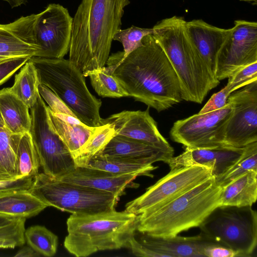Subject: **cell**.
<instances>
[{"mask_svg": "<svg viewBox=\"0 0 257 257\" xmlns=\"http://www.w3.org/2000/svg\"><path fill=\"white\" fill-rule=\"evenodd\" d=\"M106 68L128 96L160 112L182 99L177 75L152 34L141 46L123 57L121 51L108 57Z\"/></svg>", "mask_w": 257, "mask_h": 257, "instance_id": "obj_1", "label": "cell"}, {"mask_svg": "<svg viewBox=\"0 0 257 257\" xmlns=\"http://www.w3.org/2000/svg\"><path fill=\"white\" fill-rule=\"evenodd\" d=\"M129 0H82L73 18L69 60L84 77L104 67Z\"/></svg>", "mask_w": 257, "mask_h": 257, "instance_id": "obj_2", "label": "cell"}, {"mask_svg": "<svg viewBox=\"0 0 257 257\" xmlns=\"http://www.w3.org/2000/svg\"><path fill=\"white\" fill-rule=\"evenodd\" d=\"M185 22L181 17L163 19L154 26L152 35L177 75L182 99L200 104L219 81L211 74L188 40Z\"/></svg>", "mask_w": 257, "mask_h": 257, "instance_id": "obj_3", "label": "cell"}, {"mask_svg": "<svg viewBox=\"0 0 257 257\" xmlns=\"http://www.w3.org/2000/svg\"><path fill=\"white\" fill-rule=\"evenodd\" d=\"M138 223V215L125 210L72 214L67 220L68 234L64 245L69 252L77 257L127 247Z\"/></svg>", "mask_w": 257, "mask_h": 257, "instance_id": "obj_4", "label": "cell"}, {"mask_svg": "<svg viewBox=\"0 0 257 257\" xmlns=\"http://www.w3.org/2000/svg\"><path fill=\"white\" fill-rule=\"evenodd\" d=\"M221 188L212 177L158 209L138 215L137 229L159 237H172L199 227L219 206Z\"/></svg>", "mask_w": 257, "mask_h": 257, "instance_id": "obj_5", "label": "cell"}, {"mask_svg": "<svg viewBox=\"0 0 257 257\" xmlns=\"http://www.w3.org/2000/svg\"><path fill=\"white\" fill-rule=\"evenodd\" d=\"M40 84L52 91L85 125L97 127L105 123L100 116V99L88 89L84 76L69 60L32 57Z\"/></svg>", "mask_w": 257, "mask_h": 257, "instance_id": "obj_6", "label": "cell"}, {"mask_svg": "<svg viewBox=\"0 0 257 257\" xmlns=\"http://www.w3.org/2000/svg\"><path fill=\"white\" fill-rule=\"evenodd\" d=\"M209 239L229 248L237 256H251L257 245V212L252 206L216 207L199 226Z\"/></svg>", "mask_w": 257, "mask_h": 257, "instance_id": "obj_7", "label": "cell"}, {"mask_svg": "<svg viewBox=\"0 0 257 257\" xmlns=\"http://www.w3.org/2000/svg\"><path fill=\"white\" fill-rule=\"evenodd\" d=\"M29 191L45 202L72 214H94L111 210L119 197L108 192L51 178L44 173L34 178Z\"/></svg>", "mask_w": 257, "mask_h": 257, "instance_id": "obj_8", "label": "cell"}, {"mask_svg": "<svg viewBox=\"0 0 257 257\" xmlns=\"http://www.w3.org/2000/svg\"><path fill=\"white\" fill-rule=\"evenodd\" d=\"M30 113L31 126L29 132L43 173L58 179L71 172L76 167L73 157L55 131L47 106L40 94Z\"/></svg>", "mask_w": 257, "mask_h": 257, "instance_id": "obj_9", "label": "cell"}, {"mask_svg": "<svg viewBox=\"0 0 257 257\" xmlns=\"http://www.w3.org/2000/svg\"><path fill=\"white\" fill-rule=\"evenodd\" d=\"M212 177V169L202 166L171 169L143 194L127 203L125 210L136 215L152 212Z\"/></svg>", "mask_w": 257, "mask_h": 257, "instance_id": "obj_10", "label": "cell"}, {"mask_svg": "<svg viewBox=\"0 0 257 257\" xmlns=\"http://www.w3.org/2000/svg\"><path fill=\"white\" fill-rule=\"evenodd\" d=\"M232 110L227 102L220 109L178 120L170 130L171 138L189 149L225 147L226 127Z\"/></svg>", "mask_w": 257, "mask_h": 257, "instance_id": "obj_11", "label": "cell"}, {"mask_svg": "<svg viewBox=\"0 0 257 257\" xmlns=\"http://www.w3.org/2000/svg\"><path fill=\"white\" fill-rule=\"evenodd\" d=\"M219 51L215 72L220 81L237 70L257 62V23L235 20Z\"/></svg>", "mask_w": 257, "mask_h": 257, "instance_id": "obj_12", "label": "cell"}, {"mask_svg": "<svg viewBox=\"0 0 257 257\" xmlns=\"http://www.w3.org/2000/svg\"><path fill=\"white\" fill-rule=\"evenodd\" d=\"M72 22L68 10L59 4H50L36 14L34 34L40 49L37 57L63 58L69 50Z\"/></svg>", "mask_w": 257, "mask_h": 257, "instance_id": "obj_13", "label": "cell"}, {"mask_svg": "<svg viewBox=\"0 0 257 257\" xmlns=\"http://www.w3.org/2000/svg\"><path fill=\"white\" fill-rule=\"evenodd\" d=\"M227 102L232 110L226 127L225 147L242 148L257 142V80L232 92Z\"/></svg>", "mask_w": 257, "mask_h": 257, "instance_id": "obj_14", "label": "cell"}, {"mask_svg": "<svg viewBox=\"0 0 257 257\" xmlns=\"http://www.w3.org/2000/svg\"><path fill=\"white\" fill-rule=\"evenodd\" d=\"M220 244L207 238L202 233L189 237H159L137 229L127 248L136 256L144 257H205L204 248Z\"/></svg>", "mask_w": 257, "mask_h": 257, "instance_id": "obj_15", "label": "cell"}, {"mask_svg": "<svg viewBox=\"0 0 257 257\" xmlns=\"http://www.w3.org/2000/svg\"><path fill=\"white\" fill-rule=\"evenodd\" d=\"M149 107L144 110H124L104 119L112 125L115 135L135 139L159 148L173 156L174 150L160 133L150 115Z\"/></svg>", "mask_w": 257, "mask_h": 257, "instance_id": "obj_16", "label": "cell"}, {"mask_svg": "<svg viewBox=\"0 0 257 257\" xmlns=\"http://www.w3.org/2000/svg\"><path fill=\"white\" fill-rule=\"evenodd\" d=\"M36 14L22 16L13 22L0 24V64L14 58L37 57L35 39Z\"/></svg>", "mask_w": 257, "mask_h": 257, "instance_id": "obj_17", "label": "cell"}, {"mask_svg": "<svg viewBox=\"0 0 257 257\" xmlns=\"http://www.w3.org/2000/svg\"><path fill=\"white\" fill-rule=\"evenodd\" d=\"M244 148H186L181 154L177 157H172L166 163L169 165L170 169L195 165L210 168L213 176L216 178L226 172L239 159L243 152Z\"/></svg>", "mask_w": 257, "mask_h": 257, "instance_id": "obj_18", "label": "cell"}, {"mask_svg": "<svg viewBox=\"0 0 257 257\" xmlns=\"http://www.w3.org/2000/svg\"><path fill=\"white\" fill-rule=\"evenodd\" d=\"M185 31L190 42L216 77L219 51L228 33L225 29L212 26L202 20L186 21Z\"/></svg>", "mask_w": 257, "mask_h": 257, "instance_id": "obj_19", "label": "cell"}, {"mask_svg": "<svg viewBox=\"0 0 257 257\" xmlns=\"http://www.w3.org/2000/svg\"><path fill=\"white\" fill-rule=\"evenodd\" d=\"M137 177L133 174H115L89 167H76L71 172L58 179L110 192L119 197Z\"/></svg>", "mask_w": 257, "mask_h": 257, "instance_id": "obj_20", "label": "cell"}, {"mask_svg": "<svg viewBox=\"0 0 257 257\" xmlns=\"http://www.w3.org/2000/svg\"><path fill=\"white\" fill-rule=\"evenodd\" d=\"M99 154L147 164H153L158 161L166 163L173 157L159 148L120 135H115Z\"/></svg>", "mask_w": 257, "mask_h": 257, "instance_id": "obj_21", "label": "cell"}, {"mask_svg": "<svg viewBox=\"0 0 257 257\" xmlns=\"http://www.w3.org/2000/svg\"><path fill=\"white\" fill-rule=\"evenodd\" d=\"M0 112L6 128L11 133L23 135L29 132L31 126L29 108L9 88L0 90Z\"/></svg>", "mask_w": 257, "mask_h": 257, "instance_id": "obj_22", "label": "cell"}, {"mask_svg": "<svg viewBox=\"0 0 257 257\" xmlns=\"http://www.w3.org/2000/svg\"><path fill=\"white\" fill-rule=\"evenodd\" d=\"M257 199V171L250 170L221 188L219 206H252Z\"/></svg>", "mask_w": 257, "mask_h": 257, "instance_id": "obj_23", "label": "cell"}, {"mask_svg": "<svg viewBox=\"0 0 257 257\" xmlns=\"http://www.w3.org/2000/svg\"><path fill=\"white\" fill-rule=\"evenodd\" d=\"M48 206L29 190L0 193V214L15 217L30 218Z\"/></svg>", "mask_w": 257, "mask_h": 257, "instance_id": "obj_24", "label": "cell"}, {"mask_svg": "<svg viewBox=\"0 0 257 257\" xmlns=\"http://www.w3.org/2000/svg\"><path fill=\"white\" fill-rule=\"evenodd\" d=\"M86 167L121 174H136L138 176L153 177L151 172L158 167L153 164L140 163L125 158L98 154L92 158Z\"/></svg>", "mask_w": 257, "mask_h": 257, "instance_id": "obj_25", "label": "cell"}, {"mask_svg": "<svg viewBox=\"0 0 257 257\" xmlns=\"http://www.w3.org/2000/svg\"><path fill=\"white\" fill-rule=\"evenodd\" d=\"M47 107L50 119L55 131L67 146L74 159L96 127L65 122L56 116L48 106Z\"/></svg>", "mask_w": 257, "mask_h": 257, "instance_id": "obj_26", "label": "cell"}, {"mask_svg": "<svg viewBox=\"0 0 257 257\" xmlns=\"http://www.w3.org/2000/svg\"><path fill=\"white\" fill-rule=\"evenodd\" d=\"M40 84L37 70L33 62L29 60L15 75L14 84L9 88L30 109L37 100Z\"/></svg>", "mask_w": 257, "mask_h": 257, "instance_id": "obj_27", "label": "cell"}, {"mask_svg": "<svg viewBox=\"0 0 257 257\" xmlns=\"http://www.w3.org/2000/svg\"><path fill=\"white\" fill-rule=\"evenodd\" d=\"M22 135L0 127V181L17 179V153Z\"/></svg>", "mask_w": 257, "mask_h": 257, "instance_id": "obj_28", "label": "cell"}, {"mask_svg": "<svg viewBox=\"0 0 257 257\" xmlns=\"http://www.w3.org/2000/svg\"><path fill=\"white\" fill-rule=\"evenodd\" d=\"M115 135L112 125L105 123L97 126L74 158L76 167H86L89 160L100 153Z\"/></svg>", "mask_w": 257, "mask_h": 257, "instance_id": "obj_29", "label": "cell"}, {"mask_svg": "<svg viewBox=\"0 0 257 257\" xmlns=\"http://www.w3.org/2000/svg\"><path fill=\"white\" fill-rule=\"evenodd\" d=\"M40 160L29 132L20 139L17 153V179L34 178L40 167Z\"/></svg>", "mask_w": 257, "mask_h": 257, "instance_id": "obj_30", "label": "cell"}, {"mask_svg": "<svg viewBox=\"0 0 257 257\" xmlns=\"http://www.w3.org/2000/svg\"><path fill=\"white\" fill-rule=\"evenodd\" d=\"M250 170L257 171V142L244 147L239 159L223 174L215 178V180L222 188Z\"/></svg>", "mask_w": 257, "mask_h": 257, "instance_id": "obj_31", "label": "cell"}, {"mask_svg": "<svg viewBox=\"0 0 257 257\" xmlns=\"http://www.w3.org/2000/svg\"><path fill=\"white\" fill-rule=\"evenodd\" d=\"M24 235L28 245L41 255L51 257L56 254L58 236L45 226H30L25 229Z\"/></svg>", "mask_w": 257, "mask_h": 257, "instance_id": "obj_32", "label": "cell"}, {"mask_svg": "<svg viewBox=\"0 0 257 257\" xmlns=\"http://www.w3.org/2000/svg\"><path fill=\"white\" fill-rule=\"evenodd\" d=\"M88 76L96 92L102 97L120 98L128 96L105 66L93 71Z\"/></svg>", "mask_w": 257, "mask_h": 257, "instance_id": "obj_33", "label": "cell"}, {"mask_svg": "<svg viewBox=\"0 0 257 257\" xmlns=\"http://www.w3.org/2000/svg\"><path fill=\"white\" fill-rule=\"evenodd\" d=\"M26 220L20 217L0 227V248H14L24 245Z\"/></svg>", "mask_w": 257, "mask_h": 257, "instance_id": "obj_34", "label": "cell"}, {"mask_svg": "<svg viewBox=\"0 0 257 257\" xmlns=\"http://www.w3.org/2000/svg\"><path fill=\"white\" fill-rule=\"evenodd\" d=\"M153 33V28H142L132 26L125 29L118 30L114 34L113 40L122 44L123 48L122 55L125 57L142 45L144 37Z\"/></svg>", "mask_w": 257, "mask_h": 257, "instance_id": "obj_35", "label": "cell"}, {"mask_svg": "<svg viewBox=\"0 0 257 257\" xmlns=\"http://www.w3.org/2000/svg\"><path fill=\"white\" fill-rule=\"evenodd\" d=\"M38 91L41 97L48 104V107L53 112L64 113L76 117L71 110L48 87L40 84Z\"/></svg>", "mask_w": 257, "mask_h": 257, "instance_id": "obj_36", "label": "cell"}, {"mask_svg": "<svg viewBox=\"0 0 257 257\" xmlns=\"http://www.w3.org/2000/svg\"><path fill=\"white\" fill-rule=\"evenodd\" d=\"M31 57H25L11 59L0 64V85L5 83Z\"/></svg>", "mask_w": 257, "mask_h": 257, "instance_id": "obj_37", "label": "cell"}, {"mask_svg": "<svg viewBox=\"0 0 257 257\" xmlns=\"http://www.w3.org/2000/svg\"><path fill=\"white\" fill-rule=\"evenodd\" d=\"M34 178L25 177L15 180L0 181V193L16 191L29 190L33 183Z\"/></svg>", "mask_w": 257, "mask_h": 257, "instance_id": "obj_38", "label": "cell"}, {"mask_svg": "<svg viewBox=\"0 0 257 257\" xmlns=\"http://www.w3.org/2000/svg\"><path fill=\"white\" fill-rule=\"evenodd\" d=\"M257 80V62L240 68L228 78L227 83Z\"/></svg>", "mask_w": 257, "mask_h": 257, "instance_id": "obj_39", "label": "cell"}, {"mask_svg": "<svg viewBox=\"0 0 257 257\" xmlns=\"http://www.w3.org/2000/svg\"><path fill=\"white\" fill-rule=\"evenodd\" d=\"M229 94L223 88L213 94L198 113H202L220 109L224 106Z\"/></svg>", "mask_w": 257, "mask_h": 257, "instance_id": "obj_40", "label": "cell"}, {"mask_svg": "<svg viewBox=\"0 0 257 257\" xmlns=\"http://www.w3.org/2000/svg\"><path fill=\"white\" fill-rule=\"evenodd\" d=\"M205 257H236L237 253L232 249L221 245H209L204 249Z\"/></svg>", "mask_w": 257, "mask_h": 257, "instance_id": "obj_41", "label": "cell"}, {"mask_svg": "<svg viewBox=\"0 0 257 257\" xmlns=\"http://www.w3.org/2000/svg\"><path fill=\"white\" fill-rule=\"evenodd\" d=\"M52 111V110H51ZM53 112V111H52ZM54 114L57 116L58 118L63 121L65 122L73 124H78V125H84L85 124L81 122L77 117L73 116L71 115H68L64 113H54L53 112Z\"/></svg>", "mask_w": 257, "mask_h": 257, "instance_id": "obj_42", "label": "cell"}, {"mask_svg": "<svg viewBox=\"0 0 257 257\" xmlns=\"http://www.w3.org/2000/svg\"><path fill=\"white\" fill-rule=\"evenodd\" d=\"M41 255L30 246H24L20 249L14 256L17 257H36Z\"/></svg>", "mask_w": 257, "mask_h": 257, "instance_id": "obj_43", "label": "cell"}, {"mask_svg": "<svg viewBox=\"0 0 257 257\" xmlns=\"http://www.w3.org/2000/svg\"><path fill=\"white\" fill-rule=\"evenodd\" d=\"M20 217H15L9 215L0 214V227L9 224Z\"/></svg>", "mask_w": 257, "mask_h": 257, "instance_id": "obj_44", "label": "cell"}, {"mask_svg": "<svg viewBox=\"0 0 257 257\" xmlns=\"http://www.w3.org/2000/svg\"><path fill=\"white\" fill-rule=\"evenodd\" d=\"M7 2L12 8H16L21 6L22 5L26 4L28 0H2Z\"/></svg>", "mask_w": 257, "mask_h": 257, "instance_id": "obj_45", "label": "cell"}, {"mask_svg": "<svg viewBox=\"0 0 257 257\" xmlns=\"http://www.w3.org/2000/svg\"><path fill=\"white\" fill-rule=\"evenodd\" d=\"M0 127H6L5 124L0 112Z\"/></svg>", "mask_w": 257, "mask_h": 257, "instance_id": "obj_46", "label": "cell"}, {"mask_svg": "<svg viewBox=\"0 0 257 257\" xmlns=\"http://www.w3.org/2000/svg\"><path fill=\"white\" fill-rule=\"evenodd\" d=\"M239 1L251 3L253 5H256V3H257V0H239Z\"/></svg>", "mask_w": 257, "mask_h": 257, "instance_id": "obj_47", "label": "cell"}]
</instances>
